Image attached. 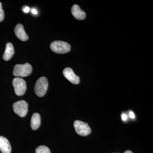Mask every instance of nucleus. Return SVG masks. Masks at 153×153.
<instances>
[{"label":"nucleus","mask_w":153,"mask_h":153,"mask_svg":"<svg viewBox=\"0 0 153 153\" xmlns=\"http://www.w3.org/2000/svg\"><path fill=\"white\" fill-rule=\"evenodd\" d=\"M33 68L29 63H26L24 65L17 64L14 66V75L17 76L25 77L29 76L32 73Z\"/></svg>","instance_id":"obj_1"},{"label":"nucleus","mask_w":153,"mask_h":153,"mask_svg":"<svg viewBox=\"0 0 153 153\" xmlns=\"http://www.w3.org/2000/svg\"><path fill=\"white\" fill-rule=\"evenodd\" d=\"M50 48L53 52L57 54H65L71 50V46L68 43L62 41H55L50 45Z\"/></svg>","instance_id":"obj_2"},{"label":"nucleus","mask_w":153,"mask_h":153,"mask_svg":"<svg viewBox=\"0 0 153 153\" xmlns=\"http://www.w3.org/2000/svg\"><path fill=\"white\" fill-rule=\"evenodd\" d=\"M48 87V82L47 78L43 76L38 79L35 86V92L37 95L42 97L47 92Z\"/></svg>","instance_id":"obj_3"},{"label":"nucleus","mask_w":153,"mask_h":153,"mask_svg":"<svg viewBox=\"0 0 153 153\" xmlns=\"http://www.w3.org/2000/svg\"><path fill=\"white\" fill-rule=\"evenodd\" d=\"M13 85L17 95L20 96L25 94L27 90V84L24 79L20 77H16L13 79Z\"/></svg>","instance_id":"obj_4"},{"label":"nucleus","mask_w":153,"mask_h":153,"mask_svg":"<svg viewBox=\"0 0 153 153\" xmlns=\"http://www.w3.org/2000/svg\"><path fill=\"white\" fill-rule=\"evenodd\" d=\"M74 126L76 133L80 136H86L91 133V130L88 123L79 120L74 122Z\"/></svg>","instance_id":"obj_5"},{"label":"nucleus","mask_w":153,"mask_h":153,"mask_svg":"<svg viewBox=\"0 0 153 153\" xmlns=\"http://www.w3.org/2000/svg\"><path fill=\"white\" fill-rule=\"evenodd\" d=\"M13 108L15 113L21 117H25L28 112V104L25 100H20L14 103Z\"/></svg>","instance_id":"obj_6"},{"label":"nucleus","mask_w":153,"mask_h":153,"mask_svg":"<svg viewBox=\"0 0 153 153\" xmlns=\"http://www.w3.org/2000/svg\"><path fill=\"white\" fill-rule=\"evenodd\" d=\"M63 74L65 78L74 84H78L79 82V78L74 73L70 68H66L63 71Z\"/></svg>","instance_id":"obj_7"},{"label":"nucleus","mask_w":153,"mask_h":153,"mask_svg":"<svg viewBox=\"0 0 153 153\" xmlns=\"http://www.w3.org/2000/svg\"><path fill=\"white\" fill-rule=\"evenodd\" d=\"M14 32L17 37L21 41H25L28 40L29 37L25 33L24 27L21 24H18L16 26Z\"/></svg>","instance_id":"obj_8"},{"label":"nucleus","mask_w":153,"mask_h":153,"mask_svg":"<svg viewBox=\"0 0 153 153\" xmlns=\"http://www.w3.org/2000/svg\"><path fill=\"white\" fill-rule=\"evenodd\" d=\"M0 151L2 153H11L12 151L10 142L3 136H0Z\"/></svg>","instance_id":"obj_9"},{"label":"nucleus","mask_w":153,"mask_h":153,"mask_svg":"<svg viewBox=\"0 0 153 153\" xmlns=\"http://www.w3.org/2000/svg\"><path fill=\"white\" fill-rule=\"evenodd\" d=\"M71 13L75 19L79 20H82L85 19L86 14L82 11L77 5L73 6L71 8Z\"/></svg>","instance_id":"obj_10"},{"label":"nucleus","mask_w":153,"mask_h":153,"mask_svg":"<svg viewBox=\"0 0 153 153\" xmlns=\"http://www.w3.org/2000/svg\"><path fill=\"white\" fill-rule=\"evenodd\" d=\"M15 53V49L13 44L8 43L6 45L5 51L3 55V58L6 61H8L13 57Z\"/></svg>","instance_id":"obj_11"},{"label":"nucleus","mask_w":153,"mask_h":153,"mask_svg":"<svg viewBox=\"0 0 153 153\" xmlns=\"http://www.w3.org/2000/svg\"><path fill=\"white\" fill-rule=\"evenodd\" d=\"M41 123V116L39 114H33L31 120V127L34 130L38 129Z\"/></svg>","instance_id":"obj_12"},{"label":"nucleus","mask_w":153,"mask_h":153,"mask_svg":"<svg viewBox=\"0 0 153 153\" xmlns=\"http://www.w3.org/2000/svg\"><path fill=\"white\" fill-rule=\"evenodd\" d=\"M36 153H51L49 148L44 146L38 147L36 150Z\"/></svg>","instance_id":"obj_13"},{"label":"nucleus","mask_w":153,"mask_h":153,"mask_svg":"<svg viewBox=\"0 0 153 153\" xmlns=\"http://www.w3.org/2000/svg\"><path fill=\"white\" fill-rule=\"evenodd\" d=\"M4 18V13L2 7L1 3L0 2V22H2Z\"/></svg>","instance_id":"obj_14"},{"label":"nucleus","mask_w":153,"mask_h":153,"mask_svg":"<svg viewBox=\"0 0 153 153\" xmlns=\"http://www.w3.org/2000/svg\"><path fill=\"white\" fill-rule=\"evenodd\" d=\"M23 11L25 13H28L30 11V8L29 7L26 6L23 8Z\"/></svg>","instance_id":"obj_15"},{"label":"nucleus","mask_w":153,"mask_h":153,"mask_svg":"<svg viewBox=\"0 0 153 153\" xmlns=\"http://www.w3.org/2000/svg\"><path fill=\"white\" fill-rule=\"evenodd\" d=\"M128 117L125 114H123L122 115V119L123 121H126L127 120Z\"/></svg>","instance_id":"obj_16"},{"label":"nucleus","mask_w":153,"mask_h":153,"mask_svg":"<svg viewBox=\"0 0 153 153\" xmlns=\"http://www.w3.org/2000/svg\"><path fill=\"white\" fill-rule=\"evenodd\" d=\"M31 12H32V13L34 14V15H36L38 14V11L35 8L32 9V10H31Z\"/></svg>","instance_id":"obj_17"},{"label":"nucleus","mask_w":153,"mask_h":153,"mask_svg":"<svg viewBox=\"0 0 153 153\" xmlns=\"http://www.w3.org/2000/svg\"><path fill=\"white\" fill-rule=\"evenodd\" d=\"M129 117L131 118L134 119V118L135 116L134 114V113L132 111H130L129 113Z\"/></svg>","instance_id":"obj_18"},{"label":"nucleus","mask_w":153,"mask_h":153,"mask_svg":"<svg viewBox=\"0 0 153 153\" xmlns=\"http://www.w3.org/2000/svg\"><path fill=\"white\" fill-rule=\"evenodd\" d=\"M124 153H133L132 152H131V151L128 150L126 151L125 152H124Z\"/></svg>","instance_id":"obj_19"},{"label":"nucleus","mask_w":153,"mask_h":153,"mask_svg":"<svg viewBox=\"0 0 153 153\" xmlns=\"http://www.w3.org/2000/svg\"></svg>","instance_id":"obj_20"}]
</instances>
